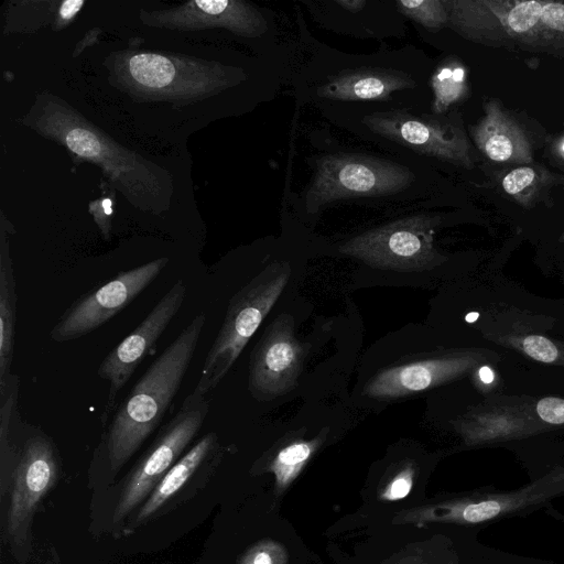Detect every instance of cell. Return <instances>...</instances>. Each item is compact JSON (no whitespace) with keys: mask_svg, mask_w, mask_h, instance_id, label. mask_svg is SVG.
<instances>
[{"mask_svg":"<svg viewBox=\"0 0 564 564\" xmlns=\"http://www.w3.org/2000/svg\"><path fill=\"white\" fill-rule=\"evenodd\" d=\"M206 323L198 313L151 364L102 426L101 448L112 475L161 424L177 394Z\"/></svg>","mask_w":564,"mask_h":564,"instance_id":"1","label":"cell"},{"mask_svg":"<svg viewBox=\"0 0 564 564\" xmlns=\"http://www.w3.org/2000/svg\"><path fill=\"white\" fill-rule=\"evenodd\" d=\"M448 24L477 43L564 56V2L453 0Z\"/></svg>","mask_w":564,"mask_h":564,"instance_id":"2","label":"cell"},{"mask_svg":"<svg viewBox=\"0 0 564 564\" xmlns=\"http://www.w3.org/2000/svg\"><path fill=\"white\" fill-rule=\"evenodd\" d=\"M289 273L288 264L274 263L230 299L194 391L207 395L220 383L282 293Z\"/></svg>","mask_w":564,"mask_h":564,"instance_id":"3","label":"cell"},{"mask_svg":"<svg viewBox=\"0 0 564 564\" xmlns=\"http://www.w3.org/2000/svg\"><path fill=\"white\" fill-rule=\"evenodd\" d=\"M413 172L398 163L364 154H329L315 163L305 195V209L316 213L337 199L384 196L408 188Z\"/></svg>","mask_w":564,"mask_h":564,"instance_id":"4","label":"cell"},{"mask_svg":"<svg viewBox=\"0 0 564 564\" xmlns=\"http://www.w3.org/2000/svg\"><path fill=\"white\" fill-rule=\"evenodd\" d=\"M59 471L57 448L44 432L32 426L20 447L12 474L7 533L19 564L29 560L33 517Z\"/></svg>","mask_w":564,"mask_h":564,"instance_id":"5","label":"cell"},{"mask_svg":"<svg viewBox=\"0 0 564 564\" xmlns=\"http://www.w3.org/2000/svg\"><path fill=\"white\" fill-rule=\"evenodd\" d=\"M209 411L206 395L192 391L176 414L163 425L150 447L130 471L113 513V522L123 520L155 488L183 451L203 427Z\"/></svg>","mask_w":564,"mask_h":564,"instance_id":"6","label":"cell"},{"mask_svg":"<svg viewBox=\"0 0 564 564\" xmlns=\"http://www.w3.org/2000/svg\"><path fill=\"white\" fill-rule=\"evenodd\" d=\"M564 497V471H555L513 490L481 489L466 497L412 511L411 521L467 525L494 523L529 514Z\"/></svg>","mask_w":564,"mask_h":564,"instance_id":"7","label":"cell"},{"mask_svg":"<svg viewBox=\"0 0 564 564\" xmlns=\"http://www.w3.org/2000/svg\"><path fill=\"white\" fill-rule=\"evenodd\" d=\"M167 263L169 258L163 257L120 271L106 283L83 294L62 313L51 329V339L65 343L93 333L127 307Z\"/></svg>","mask_w":564,"mask_h":564,"instance_id":"8","label":"cell"},{"mask_svg":"<svg viewBox=\"0 0 564 564\" xmlns=\"http://www.w3.org/2000/svg\"><path fill=\"white\" fill-rule=\"evenodd\" d=\"M436 223V218L426 215L402 218L351 238L340 251L378 268L422 270L436 256L433 248Z\"/></svg>","mask_w":564,"mask_h":564,"instance_id":"9","label":"cell"},{"mask_svg":"<svg viewBox=\"0 0 564 564\" xmlns=\"http://www.w3.org/2000/svg\"><path fill=\"white\" fill-rule=\"evenodd\" d=\"M186 291L187 288L183 279H178L145 318L101 361L97 375L109 382L107 403L100 416L102 426L111 417L121 389L155 347L164 330L178 313L186 297Z\"/></svg>","mask_w":564,"mask_h":564,"instance_id":"10","label":"cell"},{"mask_svg":"<svg viewBox=\"0 0 564 564\" xmlns=\"http://www.w3.org/2000/svg\"><path fill=\"white\" fill-rule=\"evenodd\" d=\"M364 123L375 133L413 151L471 167L470 147L456 127L416 117L403 110L373 112Z\"/></svg>","mask_w":564,"mask_h":564,"instance_id":"11","label":"cell"},{"mask_svg":"<svg viewBox=\"0 0 564 564\" xmlns=\"http://www.w3.org/2000/svg\"><path fill=\"white\" fill-rule=\"evenodd\" d=\"M304 361V348L294 335L293 318L281 315L268 326L249 361V390L258 399L289 391Z\"/></svg>","mask_w":564,"mask_h":564,"instance_id":"12","label":"cell"},{"mask_svg":"<svg viewBox=\"0 0 564 564\" xmlns=\"http://www.w3.org/2000/svg\"><path fill=\"white\" fill-rule=\"evenodd\" d=\"M414 86V79L404 72L359 67L335 74L319 86L316 93L321 98L332 100H386L393 91Z\"/></svg>","mask_w":564,"mask_h":564,"instance_id":"13","label":"cell"},{"mask_svg":"<svg viewBox=\"0 0 564 564\" xmlns=\"http://www.w3.org/2000/svg\"><path fill=\"white\" fill-rule=\"evenodd\" d=\"M486 115L471 130L475 143L495 162L529 163L531 147L520 127L491 100L485 105Z\"/></svg>","mask_w":564,"mask_h":564,"instance_id":"14","label":"cell"},{"mask_svg":"<svg viewBox=\"0 0 564 564\" xmlns=\"http://www.w3.org/2000/svg\"><path fill=\"white\" fill-rule=\"evenodd\" d=\"M217 449L218 438L216 433L209 432L200 437L188 452L180 457L155 486L140 508L135 517V523L140 524L154 514L216 454Z\"/></svg>","mask_w":564,"mask_h":564,"instance_id":"15","label":"cell"},{"mask_svg":"<svg viewBox=\"0 0 564 564\" xmlns=\"http://www.w3.org/2000/svg\"><path fill=\"white\" fill-rule=\"evenodd\" d=\"M9 245L2 239L0 251V391L11 373L14 351L18 295Z\"/></svg>","mask_w":564,"mask_h":564,"instance_id":"16","label":"cell"},{"mask_svg":"<svg viewBox=\"0 0 564 564\" xmlns=\"http://www.w3.org/2000/svg\"><path fill=\"white\" fill-rule=\"evenodd\" d=\"M318 440L299 441L282 448L270 465L279 491L285 489L300 474L317 446Z\"/></svg>","mask_w":564,"mask_h":564,"instance_id":"17","label":"cell"},{"mask_svg":"<svg viewBox=\"0 0 564 564\" xmlns=\"http://www.w3.org/2000/svg\"><path fill=\"white\" fill-rule=\"evenodd\" d=\"M465 69L457 62H446L433 74L431 79L434 93L433 110L445 111L452 104L463 98L466 91Z\"/></svg>","mask_w":564,"mask_h":564,"instance_id":"18","label":"cell"},{"mask_svg":"<svg viewBox=\"0 0 564 564\" xmlns=\"http://www.w3.org/2000/svg\"><path fill=\"white\" fill-rule=\"evenodd\" d=\"M129 69L134 80L148 88H164L175 76L173 63L159 54L141 53L132 56Z\"/></svg>","mask_w":564,"mask_h":564,"instance_id":"19","label":"cell"},{"mask_svg":"<svg viewBox=\"0 0 564 564\" xmlns=\"http://www.w3.org/2000/svg\"><path fill=\"white\" fill-rule=\"evenodd\" d=\"M399 12L417 22L430 31H438L448 23V13L444 1L416 0L397 1Z\"/></svg>","mask_w":564,"mask_h":564,"instance_id":"20","label":"cell"},{"mask_svg":"<svg viewBox=\"0 0 564 564\" xmlns=\"http://www.w3.org/2000/svg\"><path fill=\"white\" fill-rule=\"evenodd\" d=\"M546 176L540 174L535 169L521 166L511 170L502 178V188L521 203L529 202L533 194L544 184Z\"/></svg>","mask_w":564,"mask_h":564,"instance_id":"21","label":"cell"},{"mask_svg":"<svg viewBox=\"0 0 564 564\" xmlns=\"http://www.w3.org/2000/svg\"><path fill=\"white\" fill-rule=\"evenodd\" d=\"M285 549L273 541H261L249 549L238 564H286Z\"/></svg>","mask_w":564,"mask_h":564,"instance_id":"22","label":"cell"},{"mask_svg":"<svg viewBox=\"0 0 564 564\" xmlns=\"http://www.w3.org/2000/svg\"><path fill=\"white\" fill-rule=\"evenodd\" d=\"M524 351L535 360L552 362L557 357L556 347L545 337L532 335L523 340Z\"/></svg>","mask_w":564,"mask_h":564,"instance_id":"23","label":"cell"},{"mask_svg":"<svg viewBox=\"0 0 564 564\" xmlns=\"http://www.w3.org/2000/svg\"><path fill=\"white\" fill-rule=\"evenodd\" d=\"M413 469L406 467L402 471L395 475L389 486L382 494L384 500H399L404 498L412 488Z\"/></svg>","mask_w":564,"mask_h":564,"instance_id":"24","label":"cell"},{"mask_svg":"<svg viewBox=\"0 0 564 564\" xmlns=\"http://www.w3.org/2000/svg\"><path fill=\"white\" fill-rule=\"evenodd\" d=\"M538 414L542 420L552 424L564 423V400L544 398L536 404Z\"/></svg>","mask_w":564,"mask_h":564,"instance_id":"25","label":"cell"},{"mask_svg":"<svg viewBox=\"0 0 564 564\" xmlns=\"http://www.w3.org/2000/svg\"><path fill=\"white\" fill-rule=\"evenodd\" d=\"M83 4H84L83 0L64 1L59 8V15L64 20H69L80 10Z\"/></svg>","mask_w":564,"mask_h":564,"instance_id":"26","label":"cell"},{"mask_svg":"<svg viewBox=\"0 0 564 564\" xmlns=\"http://www.w3.org/2000/svg\"><path fill=\"white\" fill-rule=\"evenodd\" d=\"M499 564H560V563L543 561V560L533 558V557L510 555V556H506V558L502 561V563L499 562Z\"/></svg>","mask_w":564,"mask_h":564,"instance_id":"27","label":"cell"},{"mask_svg":"<svg viewBox=\"0 0 564 564\" xmlns=\"http://www.w3.org/2000/svg\"><path fill=\"white\" fill-rule=\"evenodd\" d=\"M335 2L343 9L352 13L359 12L366 6L365 0H336Z\"/></svg>","mask_w":564,"mask_h":564,"instance_id":"28","label":"cell"},{"mask_svg":"<svg viewBox=\"0 0 564 564\" xmlns=\"http://www.w3.org/2000/svg\"><path fill=\"white\" fill-rule=\"evenodd\" d=\"M479 376L485 383H490L494 380V372L486 366L480 368Z\"/></svg>","mask_w":564,"mask_h":564,"instance_id":"29","label":"cell"},{"mask_svg":"<svg viewBox=\"0 0 564 564\" xmlns=\"http://www.w3.org/2000/svg\"><path fill=\"white\" fill-rule=\"evenodd\" d=\"M102 208H104V213L106 215H111L112 213V208H111V200L109 198L107 199H104L102 202Z\"/></svg>","mask_w":564,"mask_h":564,"instance_id":"30","label":"cell"},{"mask_svg":"<svg viewBox=\"0 0 564 564\" xmlns=\"http://www.w3.org/2000/svg\"><path fill=\"white\" fill-rule=\"evenodd\" d=\"M478 316H479V314L477 312L469 313L466 316V321L469 323L475 322L478 318Z\"/></svg>","mask_w":564,"mask_h":564,"instance_id":"31","label":"cell"},{"mask_svg":"<svg viewBox=\"0 0 564 564\" xmlns=\"http://www.w3.org/2000/svg\"><path fill=\"white\" fill-rule=\"evenodd\" d=\"M561 151H562V153L564 154V142H563V143H562V145H561Z\"/></svg>","mask_w":564,"mask_h":564,"instance_id":"32","label":"cell"},{"mask_svg":"<svg viewBox=\"0 0 564 564\" xmlns=\"http://www.w3.org/2000/svg\"><path fill=\"white\" fill-rule=\"evenodd\" d=\"M54 564H56V563H54Z\"/></svg>","mask_w":564,"mask_h":564,"instance_id":"33","label":"cell"}]
</instances>
